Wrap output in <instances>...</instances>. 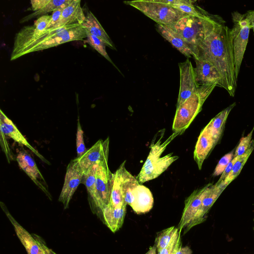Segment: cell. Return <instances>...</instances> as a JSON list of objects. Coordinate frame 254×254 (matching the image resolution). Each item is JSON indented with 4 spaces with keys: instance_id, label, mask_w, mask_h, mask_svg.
Listing matches in <instances>:
<instances>
[{
    "instance_id": "6da1fadb",
    "label": "cell",
    "mask_w": 254,
    "mask_h": 254,
    "mask_svg": "<svg viewBox=\"0 0 254 254\" xmlns=\"http://www.w3.org/2000/svg\"><path fill=\"white\" fill-rule=\"evenodd\" d=\"M225 21L218 23L213 30L194 51V59L210 62L221 78V87L232 97L235 95L237 81L235 75V60L231 37V29Z\"/></svg>"
},
{
    "instance_id": "7a4b0ae2",
    "label": "cell",
    "mask_w": 254,
    "mask_h": 254,
    "mask_svg": "<svg viewBox=\"0 0 254 254\" xmlns=\"http://www.w3.org/2000/svg\"><path fill=\"white\" fill-rule=\"evenodd\" d=\"M87 32L80 24L51 27L43 31L33 39L17 46H13L10 61L26 54L52 48L66 42L82 40L87 38Z\"/></svg>"
},
{
    "instance_id": "3957f363",
    "label": "cell",
    "mask_w": 254,
    "mask_h": 254,
    "mask_svg": "<svg viewBox=\"0 0 254 254\" xmlns=\"http://www.w3.org/2000/svg\"><path fill=\"white\" fill-rule=\"evenodd\" d=\"M165 131V128L159 130L152 140L148 157L136 178L141 185L159 177L179 158L178 156H174L173 153L161 157L167 146L176 136L181 134L180 132H173L164 142H162Z\"/></svg>"
},
{
    "instance_id": "277c9868",
    "label": "cell",
    "mask_w": 254,
    "mask_h": 254,
    "mask_svg": "<svg viewBox=\"0 0 254 254\" xmlns=\"http://www.w3.org/2000/svg\"><path fill=\"white\" fill-rule=\"evenodd\" d=\"M223 21L224 20L220 16L210 14L202 17L186 15L170 27L189 45L193 54L216 25Z\"/></svg>"
},
{
    "instance_id": "5b68a950",
    "label": "cell",
    "mask_w": 254,
    "mask_h": 254,
    "mask_svg": "<svg viewBox=\"0 0 254 254\" xmlns=\"http://www.w3.org/2000/svg\"><path fill=\"white\" fill-rule=\"evenodd\" d=\"M125 163L126 161L117 170L124 199L136 213H147L153 206L152 193L149 189L140 184L137 179L126 170Z\"/></svg>"
},
{
    "instance_id": "8992f818",
    "label": "cell",
    "mask_w": 254,
    "mask_h": 254,
    "mask_svg": "<svg viewBox=\"0 0 254 254\" xmlns=\"http://www.w3.org/2000/svg\"><path fill=\"white\" fill-rule=\"evenodd\" d=\"M215 85L199 86L196 93L177 108L172 130L183 133L201 110L203 104L210 94Z\"/></svg>"
},
{
    "instance_id": "52a82bcc",
    "label": "cell",
    "mask_w": 254,
    "mask_h": 254,
    "mask_svg": "<svg viewBox=\"0 0 254 254\" xmlns=\"http://www.w3.org/2000/svg\"><path fill=\"white\" fill-rule=\"evenodd\" d=\"M124 3L137 9L158 24L169 27L173 26L187 15L159 0H136L126 1Z\"/></svg>"
},
{
    "instance_id": "ba28073f",
    "label": "cell",
    "mask_w": 254,
    "mask_h": 254,
    "mask_svg": "<svg viewBox=\"0 0 254 254\" xmlns=\"http://www.w3.org/2000/svg\"><path fill=\"white\" fill-rule=\"evenodd\" d=\"M104 151L102 157L98 162L95 174V185L97 201L94 213L99 218L104 208L108 205L112 186L113 173L108 165L109 150V138L103 141Z\"/></svg>"
},
{
    "instance_id": "9c48e42d",
    "label": "cell",
    "mask_w": 254,
    "mask_h": 254,
    "mask_svg": "<svg viewBox=\"0 0 254 254\" xmlns=\"http://www.w3.org/2000/svg\"><path fill=\"white\" fill-rule=\"evenodd\" d=\"M233 26L231 37L235 60V75L237 80L247 46L251 25L246 14L238 11L232 13Z\"/></svg>"
},
{
    "instance_id": "30bf717a",
    "label": "cell",
    "mask_w": 254,
    "mask_h": 254,
    "mask_svg": "<svg viewBox=\"0 0 254 254\" xmlns=\"http://www.w3.org/2000/svg\"><path fill=\"white\" fill-rule=\"evenodd\" d=\"M212 184L209 183L201 189L195 190L186 199L182 216L178 226L181 232L184 229V234L192 228V223L199 209L202 199Z\"/></svg>"
},
{
    "instance_id": "8fae6325",
    "label": "cell",
    "mask_w": 254,
    "mask_h": 254,
    "mask_svg": "<svg viewBox=\"0 0 254 254\" xmlns=\"http://www.w3.org/2000/svg\"><path fill=\"white\" fill-rule=\"evenodd\" d=\"M83 175L84 172L76 159L70 161L66 168L64 185L59 198V201L63 203L64 209L68 208L74 193L82 182Z\"/></svg>"
},
{
    "instance_id": "7c38bea8",
    "label": "cell",
    "mask_w": 254,
    "mask_h": 254,
    "mask_svg": "<svg viewBox=\"0 0 254 254\" xmlns=\"http://www.w3.org/2000/svg\"><path fill=\"white\" fill-rule=\"evenodd\" d=\"M180 84L177 108L197 91L194 68L189 59L179 64Z\"/></svg>"
},
{
    "instance_id": "4fadbf2b",
    "label": "cell",
    "mask_w": 254,
    "mask_h": 254,
    "mask_svg": "<svg viewBox=\"0 0 254 254\" xmlns=\"http://www.w3.org/2000/svg\"><path fill=\"white\" fill-rule=\"evenodd\" d=\"M19 167L26 173L33 182L46 194L50 200L52 196L48 185L31 156L25 151H20L16 157Z\"/></svg>"
},
{
    "instance_id": "5bb4252c",
    "label": "cell",
    "mask_w": 254,
    "mask_h": 254,
    "mask_svg": "<svg viewBox=\"0 0 254 254\" xmlns=\"http://www.w3.org/2000/svg\"><path fill=\"white\" fill-rule=\"evenodd\" d=\"M195 80L198 86L215 85L221 87V78L216 68L209 61L194 59Z\"/></svg>"
},
{
    "instance_id": "9a60e30c",
    "label": "cell",
    "mask_w": 254,
    "mask_h": 254,
    "mask_svg": "<svg viewBox=\"0 0 254 254\" xmlns=\"http://www.w3.org/2000/svg\"><path fill=\"white\" fill-rule=\"evenodd\" d=\"M0 205L1 209L13 225L17 237L24 247L27 254H46L42 247L33 236L13 217L5 205L2 202H0Z\"/></svg>"
},
{
    "instance_id": "2e32d148",
    "label": "cell",
    "mask_w": 254,
    "mask_h": 254,
    "mask_svg": "<svg viewBox=\"0 0 254 254\" xmlns=\"http://www.w3.org/2000/svg\"><path fill=\"white\" fill-rule=\"evenodd\" d=\"M0 131L5 135L11 138L18 144L26 146L42 161L50 165V163L28 142L15 125L1 110L0 113Z\"/></svg>"
},
{
    "instance_id": "e0dca14e",
    "label": "cell",
    "mask_w": 254,
    "mask_h": 254,
    "mask_svg": "<svg viewBox=\"0 0 254 254\" xmlns=\"http://www.w3.org/2000/svg\"><path fill=\"white\" fill-rule=\"evenodd\" d=\"M218 141L205 127L201 130L198 138L193 153V158L201 170L205 159L208 156Z\"/></svg>"
},
{
    "instance_id": "ac0fdd59",
    "label": "cell",
    "mask_w": 254,
    "mask_h": 254,
    "mask_svg": "<svg viewBox=\"0 0 254 254\" xmlns=\"http://www.w3.org/2000/svg\"><path fill=\"white\" fill-rule=\"evenodd\" d=\"M225 188L216 183L208 189L203 197L199 209L192 223V227L203 222L210 209Z\"/></svg>"
},
{
    "instance_id": "d6986e66",
    "label": "cell",
    "mask_w": 254,
    "mask_h": 254,
    "mask_svg": "<svg viewBox=\"0 0 254 254\" xmlns=\"http://www.w3.org/2000/svg\"><path fill=\"white\" fill-rule=\"evenodd\" d=\"M85 19V14L81 7L80 0H72L63 9L61 19L54 27L75 23L82 24Z\"/></svg>"
},
{
    "instance_id": "ffe728a7",
    "label": "cell",
    "mask_w": 254,
    "mask_h": 254,
    "mask_svg": "<svg viewBox=\"0 0 254 254\" xmlns=\"http://www.w3.org/2000/svg\"><path fill=\"white\" fill-rule=\"evenodd\" d=\"M156 27L161 35L183 55L188 59L192 56V52L189 45L171 27L158 24Z\"/></svg>"
},
{
    "instance_id": "44dd1931",
    "label": "cell",
    "mask_w": 254,
    "mask_h": 254,
    "mask_svg": "<svg viewBox=\"0 0 254 254\" xmlns=\"http://www.w3.org/2000/svg\"><path fill=\"white\" fill-rule=\"evenodd\" d=\"M126 213V207L114 208L106 206L99 218L113 233L122 226Z\"/></svg>"
},
{
    "instance_id": "7402d4cb",
    "label": "cell",
    "mask_w": 254,
    "mask_h": 254,
    "mask_svg": "<svg viewBox=\"0 0 254 254\" xmlns=\"http://www.w3.org/2000/svg\"><path fill=\"white\" fill-rule=\"evenodd\" d=\"M103 151V141L100 139L82 155L75 158L84 174L100 160Z\"/></svg>"
},
{
    "instance_id": "603a6c76",
    "label": "cell",
    "mask_w": 254,
    "mask_h": 254,
    "mask_svg": "<svg viewBox=\"0 0 254 254\" xmlns=\"http://www.w3.org/2000/svg\"><path fill=\"white\" fill-rule=\"evenodd\" d=\"M81 25L85 28L88 33L101 39L109 48L116 50L111 39L96 17L91 11H86L85 19Z\"/></svg>"
},
{
    "instance_id": "cb8c5ba5",
    "label": "cell",
    "mask_w": 254,
    "mask_h": 254,
    "mask_svg": "<svg viewBox=\"0 0 254 254\" xmlns=\"http://www.w3.org/2000/svg\"><path fill=\"white\" fill-rule=\"evenodd\" d=\"M97 164L98 163L93 165L84 173L82 182L86 188L90 207L93 214L96 209L97 201V194L95 185V174Z\"/></svg>"
},
{
    "instance_id": "d4e9b609",
    "label": "cell",
    "mask_w": 254,
    "mask_h": 254,
    "mask_svg": "<svg viewBox=\"0 0 254 254\" xmlns=\"http://www.w3.org/2000/svg\"><path fill=\"white\" fill-rule=\"evenodd\" d=\"M254 148V141L252 140L250 145L244 154L239 156L237 161L234 163L231 172L219 184L225 188L229 185L240 174L242 168L246 163L248 159L251 154Z\"/></svg>"
},
{
    "instance_id": "484cf974",
    "label": "cell",
    "mask_w": 254,
    "mask_h": 254,
    "mask_svg": "<svg viewBox=\"0 0 254 254\" xmlns=\"http://www.w3.org/2000/svg\"><path fill=\"white\" fill-rule=\"evenodd\" d=\"M180 236L181 232L175 226L170 227L158 232L154 244L157 251L167 247Z\"/></svg>"
},
{
    "instance_id": "4316f807",
    "label": "cell",
    "mask_w": 254,
    "mask_h": 254,
    "mask_svg": "<svg viewBox=\"0 0 254 254\" xmlns=\"http://www.w3.org/2000/svg\"><path fill=\"white\" fill-rule=\"evenodd\" d=\"M127 205L122 193L119 176L116 171L113 174L110 200L108 206L118 208L126 207Z\"/></svg>"
},
{
    "instance_id": "83f0119b",
    "label": "cell",
    "mask_w": 254,
    "mask_h": 254,
    "mask_svg": "<svg viewBox=\"0 0 254 254\" xmlns=\"http://www.w3.org/2000/svg\"><path fill=\"white\" fill-rule=\"evenodd\" d=\"M67 0H50L49 2L40 8L39 10L35 11L33 13L23 17L20 20V23H22L28 21L32 18H35L38 16H43L46 13L54 11L56 8L65 3Z\"/></svg>"
},
{
    "instance_id": "f1b7e54d",
    "label": "cell",
    "mask_w": 254,
    "mask_h": 254,
    "mask_svg": "<svg viewBox=\"0 0 254 254\" xmlns=\"http://www.w3.org/2000/svg\"><path fill=\"white\" fill-rule=\"evenodd\" d=\"M86 41L92 47L95 49L106 60L114 64V63L106 52V44L101 39L87 32Z\"/></svg>"
},
{
    "instance_id": "f546056e",
    "label": "cell",
    "mask_w": 254,
    "mask_h": 254,
    "mask_svg": "<svg viewBox=\"0 0 254 254\" xmlns=\"http://www.w3.org/2000/svg\"><path fill=\"white\" fill-rule=\"evenodd\" d=\"M173 7L183 12L184 13L195 16H205L209 14L201 8L192 4H182L173 5Z\"/></svg>"
},
{
    "instance_id": "4dcf8cb0",
    "label": "cell",
    "mask_w": 254,
    "mask_h": 254,
    "mask_svg": "<svg viewBox=\"0 0 254 254\" xmlns=\"http://www.w3.org/2000/svg\"><path fill=\"white\" fill-rule=\"evenodd\" d=\"M234 151H232L223 156L218 162L213 175L218 176L223 173L226 167L234 157Z\"/></svg>"
},
{
    "instance_id": "1f68e13d",
    "label": "cell",
    "mask_w": 254,
    "mask_h": 254,
    "mask_svg": "<svg viewBox=\"0 0 254 254\" xmlns=\"http://www.w3.org/2000/svg\"><path fill=\"white\" fill-rule=\"evenodd\" d=\"M76 151L77 157H80L87 151L84 142L83 131L79 121L77 122L76 133Z\"/></svg>"
},
{
    "instance_id": "d6a6232c",
    "label": "cell",
    "mask_w": 254,
    "mask_h": 254,
    "mask_svg": "<svg viewBox=\"0 0 254 254\" xmlns=\"http://www.w3.org/2000/svg\"><path fill=\"white\" fill-rule=\"evenodd\" d=\"M253 131L254 130L252 129L248 135L241 139L234 152V157L243 155L247 150L252 141Z\"/></svg>"
},
{
    "instance_id": "836d02e7",
    "label": "cell",
    "mask_w": 254,
    "mask_h": 254,
    "mask_svg": "<svg viewBox=\"0 0 254 254\" xmlns=\"http://www.w3.org/2000/svg\"><path fill=\"white\" fill-rule=\"evenodd\" d=\"M72 0H67V1L63 4L62 5L56 8L53 12V13L51 15V20L48 25L47 28L49 29L51 27H53L55 26L57 23L61 19L62 12L63 9L65 7H66L71 1Z\"/></svg>"
},
{
    "instance_id": "e575fe53",
    "label": "cell",
    "mask_w": 254,
    "mask_h": 254,
    "mask_svg": "<svg viewBox=\"0 0 254 254\" xmlns=\"http://www.w3.org/2000/svg\"><path fill=\"white\" fill-rule=\"evenodd\" d=\"M181 247L182 242L180 236L167 247L157 252V254H175L177 250Z\"/></svg>"
},
{
    "instance_id": "d590c367",
    "label": "cell",
    "mask_w": 254,
    "mask_h": 254,
    "mask_svg": "<svg viewBox=\"0 0 254 254\" xmlns=\"http://www.w3.org/2000/svg\"><path fill=\"white\" fill-rule=\"evenodd\" d=\"M4 136L5 135L1 131H0L1 146L3 151L5 153L7 160H8V162H9L10 160L12 159V157H11V153L10 151L8 145H7V143L6 141V139L5 138Z\"/></svg>"
},
{
    "instance_id": "8d00e7d4",
    "label": "cell",
    "mask_w": 254,
    "mask_h": 254,
    "mask_svg": "<svg viewBox=\"0 0 254 254\" xmlns=\"http://www.w3.org/2000/svg\"><path fill=\"white\" fill-rule=\"evenodd\" d=\"M238 156H239L233 157L232 160L230 161V162L226 167L223 173L222 174V175L221 176L218 181L216 182L217 184H219L227 176L229 173L231 172L234 163L238 159Z\"/></svg>"
},
{
    "instance_id": "74e56055",
    "label": "cell",
    "mask_w": 254,
    "mask_h": 254,
    "mask_svg": "<svg viewBox=\"0 0 254 254\" xmlns=\"http://www.w3.org/2000/svg\"><path fill=\"white\" fill-rule=\"evenodd\" d=\"M50 0H32L31 1L32 9L35 11L47 5Z\"/></svg>"
},
{
    "instance_id": "f35d334b",
    "label": "cell",
    "mask_w": 254,
    "mask_h": 254,
    "mask_svg": "<svg viewBox=\"0 0 254 254\" xmlns=\"http://www.w3.org/2000/svg\"><path fill=\"white\" fill-rule=\"evenodd\" d=\"M159 1L171 6L182 4H192L193 2L190 0H159Z\"/></svg>"
},
{
    "instance_id": "ab89813d",
    "label": "cell",
    "mask_w": 254,
    "mask_h": 254,
    "mask_svg": "<svg viewBox=\"0 0 254 254\" xmlns=\"http://www.w3.org/2000/svg\"><path fill=\"white\" fill-rule=\"evenodd\" d=\"M32 236L42 247L46 254H57L46 246L44 240L40 237L35 234H33Z\"/></svg>"
},
{
    "instance_id": "60d3db41",
    "label": "cell",
    "mask_w": 254,
    "mask_h": 254,
    "mask_svg": "<svg viewBox=\"0 0 254 254\" xmlns=\"http://www.w3.org/2000/svg\"><path fill=\"white\" fill-rule=\"evenodd\" d=\"M246 14L254 32V10L248 11Z\"/></svg>"
},
{
    "instance_id": "b9f144b4",
    "label": "cell",
    "mask_w": 254,
    "mask_h": 254,
    "mask_svg": "<svg viewBox=\"0 0 254 254\" xmlns=\"http://www.w3.org/2000/svg\"><path fill=\"white\" fill-rule=\"evenodd\" d=\"M192 250L188 246L181 247L176 252L175 254H192Z\"/></svg>"
},
{
    "instance_id": "7bdbcfd3",
    "label": "cell",
    "mask_w": 254,
    "mask_h": 254,
    "mask_svg": "<svg viewBox=\"0 0 254 254\" xmlns=\"http://www.w3.org/2000/svg\"><path fill=\"white\" fill-rule=\"evenodd\" d=\"M157 249L155 245L150 247L148 251L145 254H157Z\"/></svg>"
},
{
    "instance_id": "ee69618b",
    "label": "cell",
    "mask_w": 254,
    "mask_h": 254,
    "mask_svg": "<svg viewBox=\"0 0 254 254\" xmlns=\"http://www.w3.org/2000/svg\"><path fill=\"white\" fill-rule=\"evenodd\" d=\"M253 130H254V127H253Z\"/></svg>"
},
{
    "instance_id": "f6af8a7d",
    "label": "cell",
    "mask_w": 254,
    "mask_h": 254,
    "mask_svg": "<svg viewBox=\"0 0 254 254\" xmlns=\"http://www.w3.org/2000/svg\"></svg>"
}]
</instances>
